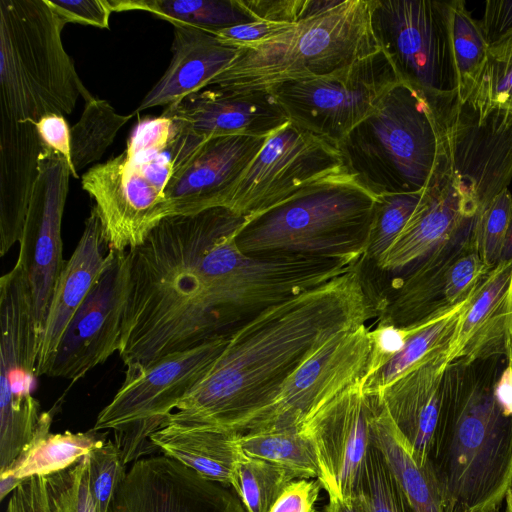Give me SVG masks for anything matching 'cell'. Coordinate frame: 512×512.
<instances>
[{"label": "cell", "mask_w": 512, "mask_h": 512, "mask_svg": "<svg viewBox=\"0 0 512 512\" xmlns=\"http://www.w3.org/2000/svg\"><path fill=\"white\" fill-rule=\"evenodd\" d=\"M376 314L357 267L263 310L230 333L208 374L163 426L243 433L309 356Z\"/></svg>", "instance_id": "cell-1"}, {"label": "cell", "mask_w": 512, "mask_h": 512, "mask_svg": "<svg viewBox=\"0 0 512 512\" xmlns=\"http://www.w3.org/2000/svg\"><path fill=\"white\" fill-rule=\"evenodd\" d=\"M505 358L448 363L428 463L445 512L500 509L512 484V417L493 396Z\"/></svg>", "instance_id": "cell-2"}, {"label": "cell", "mask_w": 512, "mask_h": 512, "mask_svg": "<svg viewBox=\"0 0 512 512\" xmlns=\"http://www.w3.org/2000/svg\"><path fill=\"white\" fill-rule=\"evenodd\" d=\"M377 197L348 173L299 191L248 219L236 236L248 255L295 254L364 259Z\"/></svg>", "instance_id": "cell-3"}, {"label": "cell", "mask_w": 512, "mask_h": 512, "mask_svg": "<svg viewBox=\"0 0 512 512\" xmlns=\"http://www.w3.org/2000/svg\"><path fill=\"white\" fill-rule=\"evenodd\" d=\"M65 25L48 0L0 1L1 118L36 124L93 97L64 48Z\"/></svg>", "instance_id": "cell-4"}, {"label": "cell", "mask_w": 512, "mask_h": 512, "mask_svg": "<svg viewBox=\"0 0 512 512\" xmlns=\"http://www.w3.org/2000/svg\"><path fill=\"white\" fill-rule=\"evenodd\" d=\"M379 49L370 25L369 0H343L280 35L239 47L234 60L207 87L268 90L286 81L333 74Z\"/></svg>", "instance_id": "cell-5"}, {"label": "cell", "mask_w": 512, "mask_h": 512, "mask_svg": "<svg viewBox=\"0 0 512 512\" xmlns=\"http://www.w3.org/2000/svg\"><path fill=\"white\" fill-rule=\"evenodd\" d=\"M440 126L425 95L400 80L338 144L345 169L378 197L416 193L438 155Z\"/></svg>", "instance_id": "cell-6"}, {"label": "cell", "mask_w": 512, "mask_h": 512, "mask_svg": "<svg viewBox=\"0 0 512 512\" xmlns=\"http://www.w3.org/2000/svg\"><path fill=\"white\" fill-rule=\"evenodd\" d=\"M230 334L166 355L143 371L125 376L92 428L112 429L124 463L136 461L153 446L159 430L178 404L208 374Z\"/></svg>", "instance_id": "cell-7"}, {"label": "cell", "mask_w": 512, "mask_h": 512, "mask_svg": "<svg viewBox=\"0 0 512 512\" xmlns=\"http://www.w3.org/2000/svg\"><path fill=\"white\" fill-rule=\"evenodd\" d=\"M0 473L33 441L42 412L32 395L40 342L30 288L21 266L0 279Z\"/></svg>", "instance_id": "cell-8"}, {"label": "cell", "mask_w": 512, "mask_h": 512, "mask_svg": "<svg viewBox=\"0 0 512 512\" xmlns=\"http://www.w3.org/2000/svg\"><path fill=\"white\" fill-rule=\"evenodd\" d=\"M375 40L400 79L432 103L457 93L450 1L369 0Z\"/></svg>", "instance_id": "cell-9"}, {"label": "cell", "mask_w": 512, "mask_h": 512, "mask_svg": "<svg viewBox=\"0 0 512 512\" xmlns=\"http://www.w3.org/2000/svg\"><path fill=\"white\" fill-rule=\"evenodd\" d=\"M400 80L379 49L333 74L286 81L268 90L290 122L337 146Z\"/></svg>", "instance_id": "cell-10"}, {"label": "cell", "mask_w": 512, "mask_h": 512, "mask_svg": "<svg viewBox=\"0 0 512 512\" xmlns=\"http://www.w3.org/2000/svg\"><path fill=\"white\" fill-rule=\"evenodd\" d=\"M347 173L337 146L288 122L270 134L226 208L247 220L325 178Z\"/></svg>", "instance_id": "cell-11"}, {"label": "cell", "mask_w": 512, "mask_h": 512, "mask_svg": "<svg viewBox=\"0 0 512 512\" xmlns=\"http://www.w3.org/2000/svg\"><path fill=\"white\" fill-rule=\"evenodd\" d=\"M369 332L362 325L331 337L290 375L244 432L300 429L323 404L361 382L371 351Z\"/></svg>", "instance_id": "cell-12"}, {"label": "cell", "mask_w": 512, "mask_h": 512, "mask_svg": "<svg viewBox=\"0 0 512 512\" xmlns=\"http://www.w3.org/2000/svg\"><path fill=\"white\" fill-rule=\"evenodd\" d=\"M129 283L128 250L108 249L99 277L69 322L44 376L74 382L118 353Z\"/></svg>", "instance_id": "cell-13"}, {"label": "cell", "mask_w": 512, "mask_h": 512, "mask_svg": "<svg viewBox=\"0 0 512 512\" xmlns=\"http://www.w3.org/2000/svg\"><path fill=\"white\" fill-rule=\"evenodd\" d=\"M430 104L442 124L453 170L473 192L478 215L512 180V112L496 108L481 119L456 96Z\"/></svg>", "instance_id": "cell-14"}, {"label": "cell", "mask_w": 512, "mask_h": 512, "mask_svg": "<svg viewBox=\"0 0 512 512\" xmlns=\"http://www.w3.org/2000/svg\"><path fill=\"white\" fill-rule=\"evenodd\" d=\"M71 170L60 153L43 147L16 261L25 273L41 334L55 283L64 267L62 218Z\"/></svg>", "instance_id": "cell-15"}, {"label": "cell", "mask_w": 512, "mask_h": 512, "mask_svg": "<svg viewBox=\"0 0 512 512\" xmlns=\"http://www.w3.org/2000/svg\"><path fill=\"white\" fill-rule=\"evenodd\" d=\"M440 126L437 159L421 198L390 248L376 262L384 271H400L436 248L472 231L478 205L471 189L453 170L446 136Z\"/></svg>", "instance_id": "cell-16"}, {"label": "cell", "mask_w": 512, "mask_h": 512, "mask_svg": "<svg viewBox=\"0 0 512 512\" xmlns=\"http://www.w3.org/2000/svg\"><path fill=\"white\" fill-rule=\"evenodd\" d=\"M373 399L356 383L323 404L301 426L318 456L321 486L329 497L356 496L372 445Z\"/></svg>", "instance_id": "cell-17"}, {"label": "cell", "mask_w": 512, "mask_h": 512, "mask_svg": "<svg viewBox=\"0 0 512 512\" xmlns=\"http://www.w3.org/2000/svg\"><path fill=\"white\" fill-rule=\"evenodd\" d=\"M81 184L95 200L108 249L122 251L140 246L169 216L164 192L125 152L91 167L81 177Z\"/></svg>", "instance_id": "cell-18"}, {"label": "cell", "mask_w": 512, "mask_h": 512, "mask_svg": "<svg viewBox=\"0 0 512 512\" xmlns=\"http://www.w3.org/2000/svg\"><path fill=\"white\" fill-rule=\"evenodd\" d=\"M108 512H246L238 496L168 456L134 462Z\"/></svg>", "instance_id": "cell-19"}, {"label": "cell", "mask_w": 512, "mask_h": 512, "mask_svg": "<svg viewBox=\"0 0 512 512\" xmlns=\"http://www.w3.org/2000/svg\"><path fill=\"white\" fill-rule=\"evenodd\" d=\"M266 139L246 135L207 139L171 176L165 188L169 216L194 215L226 207Z\"/></svg>", "instance_id": "cell-20"}, {"label": "cell", "mask_w": 512, "mask_h": 512, "mask_svg": "<svg viewBox=\"0 0 512 512\" xmlns=\"http://www.w3.org/2000/svg\"><path fill=\"white\" fill-rule=\"evenodd\" d=\"M162 115L204 140L229 135L268 137L289 122L269 90L232 92L207 87L167 106Z\"/></svg>", "instance_id": "cell-21"}, {"label": "cell", "mask_w": 512, "mask_h": 512, "mask_svg": "<svg viewBox=\"0 0 512 512\" xmlns=\"http://www.w3.org/2000/svg\"><path fill=\"white\" fill-rule=\"evenodd\" d=\"M505 358L512 362V260L499 262L465 302L448 363Z\"/></svg>", "instance_id": "cell-22"}, {"label": "cell", "mask_w": 512, "mask_h": 512, "mask_svg": "<svg viewBox=\"0 0 512 512\" xmlns=\"http://www.w3.org/2000/svg\"><path fill=\"white\" fill-rule=\"evenodd\" d=\"M449 348L424 359L377 396L419 465L428 462L437 428Z\"/></svg>", "instance_id": "cell-23"}, {"label": "cell", "mask_w": 512, "mask_h": 512, "mask_svg": "<svg viewBox=\"0 0 512 512\" xmlns=\"http://www.w3.org/2000/svg\"><path fill=\"white\" fill-rule=\"evenodd\" d=\"M108 248L98 213L93 206L85 220L82 235L55 283L41 334L36 376H44L46 367L72 317L99 277Z\"/></svg>", "instance_id": "cell-24"}, {"label": "cell", "mask_w": 512, "mask_h": 512, "mask_svg": "<svg viewBox=\"0 0 512 512\" xmlns=\"http://www.w3.org/2000/svg\"><path fill=\"white\" fill-rule=\"evenodd\" d=\"M42 143L36 124L0 117V256L19 242Z\"/></svg>", "instance_id": "cell-25"}, {"label": "cell", "mask_w": 512, "mask_h": 512, "mask_svg": "<svg viewBox=\"0 0 512 512\" xmlns=\"http://www.w3.org/2000/svg\"><path fill=\"white\" fill-rule=\"evenodd\" d=\"M172 59L166 71L135 110L169 106L202 90L236 57L239 48L219 41L212 33L191 27L173 26Z\"/></svg>", "instance_id": "cell-26"}, {"label": "cell", "mask_w": 512, "mask_h": 512, "mask_svg": "<svg viewBox=\"0 0 512 512\" xmlns=\"http://www.w3.org/2000/svg\"><path fill=\"white\" fill-rule=\"evenodd\" d=\"M471 235L465 232L415 263L379 307L378 323L408 328L455 307L449 301V268Z\"/></svg>", "instance_id": "cell-27"}, {"label": "cell", "mask_w": 512, "mask_h": 512, "mask_svg": "<svg viewBox=\"0 0 512 512\" xmlns=\"http://www.w3.org/2000/svg\"><path fill=\"white\" fill-rule=\"evenodd\" d=\"M241 433L215 427L165 425L150 436V442L168 456L210 481L232 484L243 452Z\"/></svg>", "instance_id": "cell-28"}, {"label": "cell", "mask_w": 512, "mask_h": 512, "mask_svg": "<svg viewBox=\"0 0 512 512\" xmlns=\"http://www.w3.org/2000/svg\"><path fill=\"white\" fill-rule=\"evenodd\" d=\"M370 419L372 442L379 448L412 512H445L439 487L427 462L419 465L377 396Z\"/></svg>", "instance_id": "cell-29"}, {"label": "cell", "mask_w": 512, "mask_h": 512, "mask_svg": "<svg viewBox=\"0 0 512 512\" xmlns=\"http://www.w3.org/2000/svg\"><path fill=\"white\" fill-rule=\"evenodd\" d=\"M56 405L47 412H42L36 435L28 449L0 477L14 476L28 478L35 475H50L72 466L97 445L101 439L96 432L52 434L50 427Z\"/></svg>", "instance_id": "cell-30"}, {"label": "cell", "mask_w": 512, "mask_h": 512, "mask_svg": "<svg viewBox=\"0 0 512 512\" xmlns=\"http://www.w3.org/2000/svg\"><path fill=\"white\" fill-rule=\"evenodd\" d=\"M467 299L447 311L410 327L412 332L402 351L375 373L361 380L364 394L378 396L400 375L429 356L450 348L461 310Z\"/></svg>", "instance_id": "cell-31"}, {"label": "cell", "mask_w": 512, "mask_h": 512, "mask_svg": "<svg viewBox=\"0 0 512 512\" xmlns=\"http://www.w3.org/2000/svg\"><path fill=\"white\" fill-rule=\"evenodd\" d=\"M113 5L115 12L142 10L173 26H191L212 34L256 21L240 0H113Z\"/></svg>", "instance_id": "cell-32"}, {"label": "cell", "mask_w": 512, "mask_h": 512, "mask_svg": "<svg viewBox=\"0 0 512 512\" xmlns=\"http://www.w3.org/2000/svg\"><path fill=\"white\" fill-rule=\"evenodd\" d=\"M239 444L244 454L278 464L297 479L320 476L315 445L301 428L247 431L241 433Z\"/></svg>", "instance_id": "cell-33"}, {"label": "cell", "mask_w": 512, "mask_h": 512, "mask_svg": "<svg viewBox=\"0 0 512 512\" xmlns=\"http://www.w3.org/2000/svg\"><path fill=\"white\" fill-rule=\"evenodd\" d=\"M450 37L457 76L458 102H466L475 90L487 61L488 47L479 21L462 0L450 1Z\"/></svg>", "instance_id": "cell-34"}, {"label": "cell", "mask_w": 512, "mask_h": 512, "mask_svg": "<svg viewBox=\"0 0 512 512\" xmlns=\"http://www.w3.org/2000/svg\"><path fill=\"white\" fill-rule=\"evenodd\" d=\"M135 113L122 115L103 99L85 101L79 120L71 127V160L74 172L100 160L118 131Z\"/></svg>", "instance_id": "cell-35"}, {"label": "cell", "mask_w": 512, "mask_h": 512, "mask_svg": "<svg viewBox=\"0 0 512 512\" xmlns=\"http://www.w3.org/2000/svg\"><path fill=\"white\" fill-rule=\"evenodd\" d=\"M295 475L273 462L243 453L238 461L231 486L246 512H269Z\"/></svg>", "instance_id": "cell-36"}, {"label": "cell", "mask_w": 512, "mask_h": 512, "mask_svg": "<svg viewBox=\"0 0 512 512\" xmlns=\"http://www.w3.org/2000/svg\"><path fill=\"white\" fill-rule=\"evenodd\" d=\"M466 102L481 119L496 108L512 112V30L488 47L484 69Z\"/></svg>", "instance_id": "cell-37"}, {"label": "cell", "mask_w": 512, "mask_h": 512, "mask_svg": "<svg viewBox=\"0 0 512 512\" xmlns=\"http://www.w3.org/2000/svg\"><path fill=\"white\" fill-rule=\"evenodd\" d=\"M355 497L366 512H412L384 455L373 442Z\"/></svg>", "instance_id": "cell-38"}, {"label": "cell", "mask_w": 512, "mask_h": 512, "mask_svg": "<svg viewBox=\"0 0 512 512\" xmlns=\"http://www.w3.org/2000/svg\"><path fill=\"white\" fill-rule=\"evenodd\" d=\"M421 195L422 191L377 197L363 260L376 263L385 254L415 210Z\"/></svg>", "instance_id": "cell-39"}, {"label": "cell", "mask_w": 512, "mask_h": 512, "mask_svg": "<svg viewBox=\"0 0 512 512\" xmlns=\"http://www.w3.org/2000/svg\"><path fill=\"white\" fill-rule=\"evenodd\" d=\"M512 216V194L502 190L475 218L472 239L484 264L496 266Z\"/></svg>", "instance_id": "cell-40"}, {"label": "cell", "mask_w": 512, "mask_h": 512, "mask_svg": "<svg viewBox=\"0 0 512 512\" xmlns=\"http://www.w3.org/2000/svg\"><path fill=\"white\" fill-rule=\"evenodd\" d=\"M88 456V483L96 512H108L114 494L126 475L117 444L101 440Z\"/></svg>", "instance_id": "cell-41"}, {"label": "cell", "mask_w": 512, "mask_h": 512, "mask_svg": "<svg viewBox=\"0 0 512 512\" xmlns=\"http://www.w3.org/2000/svg\"><path fill=\"white\" fill-rule=\"evenodd\" d=\"M173 121L161 114L159 117L141 118L134 127L125 149L131 159L141 160L165 152L173 139Z\"/></svg>", "instance_id": "cell-42"}, {"label": "cell", "mask_w": 512, "mask_h": 512, "mask_svg": "<svg viewBox=\"0 0 512 512\" xmlns=\"http://www.w3.org/2000/svg\"><path fill=\"white\" fill-rule=\"evenodd\" d=\"M7 512H62L54 475L25 478L12 491Z\"/></svg>", "instance_id": "cell-43"}, {"label": "cell", "mask_w": 512, "mask_h": 512, "mask_svg": "<svg viewBox=\"0 0 512 512\" xmlns=\"http://www.w3.org/2000/svg\"><path fill=\"white\" fill-rule=\"evenodd\" d=\"M53 474L62 512H96L89 490L87 454Z\"/></svg>", "instance_id": "cell-44"}, {"label": "cell", "mask_w": 512, "mask_h": 512, "mask_svg": "<svg viewBox=\"0 0 512 512\" xmlns=\"http://www.w3.org/2000/svg\"><path fill=\"white\" fill-rule=\"evenodd\" d=\"M56 14L67 24L76 23L101 29L109 28L114 12L110 0H48Z\"/></svg>", "instance_id": "cell-45"}, {"label": "cell", "mask_w": 512, "mask_h": 512, "mask_svg": "<svg viewBox=\"0 0 512 512\" xmlns=\"http://www.w3.org/2000/svg\"><path fill=\"white\" fill-rule=\"evenodd\" d=\"M412 329L379 324L370 330L371 351L367 371L362 380L382 368L404 348Z\"/></svg>", "instance_id": "cell-46"}, {"label": "cell", "mask_w": 512, "mask_h": 512, "mask_svg": "<svg viewBox=\"0 0 512 512\" xmlns=\"http://www.w3.org/2000/svg\"><path fill=\"white\" fill-rule=\"evenodd\" d=\"M295 24L256 20L221 29L213 34L221 43L239 48L280 35L291 29Z\"/></svg>", "instance_id": "cell-47"}, {"label": "cell", "mask_w": 512, "mask_h": 512, "mask_svg": "<svg viewBox=\"0 0 512 512\" xmlns=\"http://www.w3.org/2000/svg\"><path fill=\"white\" fill-rule=\"evenodd\" d=\"M320 487L319 480H293L269 512H314Z\"/></svg>", "instance_id": "cell-48"}, {"label": "cell", "mask_w": 512, "mask_h": 512, "mask_svg": "<svg viewBox=\"0 0 512 512\" xmlns=\"http://www.w3.org/2000/svg\"><path fill=\"white\" fill-rule=\"evenodd\" d=\"M43 147L60 153L67 160L72 177L78 179L71 160V128L63 115L48 114L36 123Z\"/></svg>", "instance_id": "cell-49"}, {"label": "cell", "mask_w": 512, "mask_h": 512, "mask_svg": "<svg viewBox=\"0 0 512 512\" xmlns=\"http://www.w3.org/2000/svg\"><path fill=\"white\" fill-rule=\"evenodd\" d=\"M256 19L280 23L301 21L305 0H240Z\"/></svg>", "instance_id": "cell-50"}, {"label": "cell", "mask_w": 512, "mask_h": 512, "mask_svg": "<svg viewBox=\"0 0 512 512\" xmlns=\"http://www.w3.org/2000/svg\"><path fill=\"white\" fill-rule=\"evenodd\" d=\"M487 44L490 46L512 30V0H489L479 21Z\"/></svg>", "instance_id": "cell-51"}, {"label": "cell", "mask_w": 512, "mask_h": 512, "mask_svg": "<svg viewBox=\"0 0 512 512\" xmlns=\"http://www.w3.org/2000/svg\"><path fill=\"white\" fill-rule=\"evenodd\" d=\"M493 396L502 413L512 417V362H507L493 385Z\"/></svg>", "instance_id": "cell-52"}, {"label": "cell", "mask_w": 512, "mask_h": 512, "mask_svg": "<svg viewBox=\"0 0 512 512\" xmlns=\"http://www.w3.org/2000/svg\"><path fill=\"white\" fill-rule=\"evenodd\" d=\"M324 512H366L357 497L347 500L339 497H329L328 504Z\"/></svg>", "instance_id": "cell-53"}, {"label": "cell", "mask_w": 512, "mask_h": 512, "mask_svg": "<svg viewBox=\"0 0 512 512\" xmlns=\"http://www.w3.org/2000/svg\"><path fill=\"white\" fill-rule=\"evenodd\" d=\"M512 260V216L504 240L501 257L499 262Z\"/></svg>", "instance_id": "cell-54"}, {"label": "cell", "mask_w": 512, "mask_h": 512, "mask_svg": "<svg viewBox=\"0 0 512 512\" xmlns=\"http://www.w3.org/2000/svg\"><path fill=\"white\" fill-rule=\"evenodd\" d=\"M505 501H506L505 512H512V490L509 489V491L507 492Z\"/></svg>", "instance_id": "cell-55"}, {"label": "cell", "mask_w": 512, "mask_h": 512, "mask_svg": "<svg viewBox=\"0 0 512 512\" xmlns=\"http://www.w3.org/2000/svg\"><path fill=\"white\" fill-rule=\"evenodd\" d=\"M491 512H501V511H500V509H495V510H493Z\"/></svg>", "instance_id": "cell-56"}, {"label": "cell", "mask_w": 512, "mask_h": 512, "mask_svg": "<svg viewBox=\"0 0 512 512\" xmlns=\"http://www.w3.org/2000/svg\"><path fill=\"white\" fill-rule=\"evenodd\" d=\"M510 490H512V484H511Z\"/></svg>", "instance_id": "cell-57"}]
</instances>
